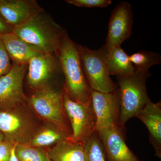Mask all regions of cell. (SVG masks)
<instances>
[{
    "mask_svg": "<svg viewBox=\"0 0 161 161\" xmlns=\"http://www.w3.org/2000/svg\"><path fill=\"white\" fill-rule=\"evenodd\" d=\"M56 56L64 76L63 89L72 100L81 103L92 100V90L84 74L78 44L64 34Z\"/></svg>",
    "mask_w": 161,
    "mask_h": 161,
    "instance_id": "1",
    "label": "cell"
},
{
    "mask_svg": "<svg viewBox=\"0 0 161 161\" xmlns=\"http://www.w3.org/2000/svg\"><path fill=\"white\" fill-rule=\"evenodd\" d=\"M65 31L42 9L12 32L40 53L56 54Z\"/></svg>",
    "mask_w": 161,
    "mask_h": 161,
    "instance_id": "2",
    "label": "cell"
},
{
    "mask_svg": "<svg viewBox=\"0 0 161 161\" xmlns=\"http://www.w3.org/2000/svg\"><path fill=\"white\" fill-rule=\"evenodd\" d=\"M27 103L45 122L53 124L68 137L72 135L64 106L63 86L61 89L47 86L35 90L27 98Z\"/></svg>",
    "mask_w": 161,
    "mask_h": 161,
    "instance_id": "3",
    "label": "cell"
},
{
    "mask_svg": "<svg viewBox=\"0 0 161 161\" xmlns=\"http://www.w3.org/2000/svg\"><path fill=\"white\" fill-rule=\"evenodd\" d=\"M150 76L149 71H142L135 69L134 73L130 76L117 77L120 104L119 123L122 128L150 101L146 82Z\"/></svg>",
    "mask_w": 161,
    "mask_h": 161,
    "instance_id": "4",
    "label": "cell"
},
{
    "mask_svg": "<svg viewBox=\"0 0 161 161\" xmlns=\"http://www.w3.org/2000/svg\"><path fill=\"white\" fill-rule=\"evenodd\" d=\"M78 47L84 74L92 91L108 93L116 90L118 87L109 74L108 51L105 45L95 50L79 44Z\"/></svg>",
    "mask_w": 161,
    "mask_h": 161,
    "instance_id": "5",
    "label": "cell"
},
{
    "mask_svg": "<svg viewBox=\"0 0 161 161\" xmlns=\"http://www.w3.org/2000/svg\"><path fill=\"white\" fill-rule=\"evenodd\" d=\"M26 105L0 110V132L14 145L28 144L38 129L33 116L23 110Z\"/></svg>",
    "mask_w": 161,
    "mask_h": 161,
    "instance_id": "6",
    "label": "cell"
},
{
    "mask_svg": "<svg viewBox=\"0 0 161 161\" xmlns=\"http://www.w3.org/2000/svg\"><path fill=\"white\" fill-rule=\"evenodd\" d=\"M64 106L72 130L69 138L83 144L96 131V119L92 100L86 103L73 101L63 89Z\"/></svg>",
    "mask_w": 161,
    "mask_h": 161,
    "instance_id": "7",
    "label": "cell"
},
{
    "mask_svg": "<svg viewBox=\"0 0 161 161\" xmlns=\"http://www.w3.org/2000/svg\"><path fill=\"white\" fill-rule=\"evenodd\" d=\"M27 66L13 62L10 72L0 79V110L14 108L27 103L23 91Z\"/></svg>",
    "mask_w": 161,
    "mask_h": 161,
    "instance_id": "8",
    "label": "cell"
},
{
    "mask_svg": "<svg viewBox=\"0 0 161 161\" xmlns=\"http://www.w3.org/2000/svg\"><path fill=\"white\" fill-rule=\"evenodd\" d=\"M92 102L96 117V131L108 127L120 126L118 88L108 93L92 91Z\"/></svg>",
    "mask_w": 161,
    "mask_h": 161,
    "instance_id": "9",
    "label": "cell"
},
{
    "mask_svg": "<svg viewBox=\"0 0 161 161\" xmlns=\"http://www.w3.org/2000/svg\"><path fill=\"white\" fill-rule=\"evenodd\" d=\"M133 23L132 6L121 2L112 11L108 25V32L105 46L108 51L120 46L132 33Z\"/></svg>",
    "mask_w": 161,
    "mask_h": 161,
    "instance_id": "10",
    "label": "cell"
},
{
    "mask_svg": "<svg viewBox=\"0 0 161 161\" xmlns=\"http://www.w3.org/2000/svg\"><path fill=\"white\" fill-rule=\"evenodd\" d=\"M27 82L33 90L49 85L55 74L61 71L60 63L55 54L40 53L31 58L27 66Z\"/></svg>",
    "mask_w": 161,
    "mask_h": 161,
    "instance_id": "11",
    "label": "cell"
},
{
    "mask_svg": "<svg viewBox=\"0 0 161 161\" xmlns=\"http://www.w3.org/2000/svg\"><path fill=\"white\" fill-rule=\"evenodd\" d=\"M123 128L115 126L97 131L108 161H140L126 144Z\"/></svg>",
    "mask_w": 161,
    "mask_h": 161,
    "instance_id": "12",
    "label": "cell"
},
{
    "mask_svg": "<svg viewBox=\"0 0 161 161\" xmlns=\"http://www.w3.org/2000/svg\"><path fill=\"white\" fill-rule=\"evenodd\" d=\"M42 9L35 0H0V14L13 29L26 23Z\"/></svg>",
    "mask_w": 161,
    "mask_h": 161,
    "instance_id": "13",
    "label": "cell"
},
{
    "mask_svg": "<svg viewBox=\"0 0 161 161\" xmlns=\"http://www.w3.org/2000/svg\"><path fill=\"white\" fill-rule=\"evenodd\" d=\"M136 117L142 122L149 133L150 143L156 156L161 158V103H153L151 100Z\"/></svg>",
    "mask_w": 161,
    "mask_h": 161,
    "instance_id": "14",
    "label": "cell"
},
{
    "mask_svg": "<svg viewBox=\"0 0 161 161\" xmlns=\"http://www.w3.org/2000/svg\"><path fill=\"white\" fill-rule=\"evenodd\" d=\"M0 39L13 63L27 64L32 58L42 53L13 32L0 36Z\"/></svg>",
    "mask_w": 161,
    "mask_h": 161,
    "instance_id": "15",
    "label": "cell"
},
{
    "mask_svg": "<svg viewBox=\"0 0 161 161\" xmlns=\"http://www.w3.org/2000/svg\"><path fill=\"white\" fill-rule=\"evenodd\" d=\"M83 145L67 137L46 150L51 161H85Z\"/></svg>",
    "mask_w": 161,
    "mask_h": 161,
    "instance_id": "16",
    "label": "cell"
},
{
    "mask_svg": "<svg viewBox=\"0 0 161 161\" xmlns=\"http://www.w3.org/2000/svg\"><path fill=\"white\" fill-rule=\"evenodd\" d=\"M108 51V70L110 76L127 77L134 73V65L130 61L129 55L121 46Z\"/></svg>",
    "mask_w": 161,
    "mask_h": 161,
    "instance_id": "17",
    "label": "cell"
},
{
    "mask_svg": "<svg viewBox=\"0 0 161 161\" xmlns=\"http://www.w3.org/2000/svg\"><path fill=\"white\" fill-rule=\"evenodd\" d=\"M68 136L60 131L53 124L45 122L38 128L31 140L28 144L31 147L44 148L54 146Z\"/></svg>",
    "mask_w": 161,
    "mask_h": 161,
    "instance_id": "18",
    "label": "cell"
},
{
    "mask_svg": "<svg viewBox=\"0 0 161 161\" xmlns=\"http://www.w3.org/2000/svg\"><path fill=\"white\" fill-rule=\"evenodd\" d=\"M15 155L18 161H51L44 148L16 144Z\"/></svg>",
    "mask_w": 161,
    "mask_h": 161,
    "instance_id": "19",
    "label": "cell"
},
{
    "mask_svg": "<svg viewBox=\"0 0 161 161\" xmlns=\"http://www.w3.org/2000/svg\"><path fill=\"white\" fill-rule=\"evenodd\" d=\"M130 61L134 64L135 69L142 71H147L155 64H159L161 56L153 52L141 51L129 56Z\"/></svg>",
    "mask_w": 161,
    "mask_h": 161,
    "instance_id": "20",
    "label": "cell"
},
{
    "mask_svg": "<svg viewBox=\"0 0 161 161\" xmlns=\"http://www.w3.org/2000/svg\"><path fill=\"white\" fill-rule=\"evenodd\" d=\"M85 161H106L103 145L95 131L84 144Z\"/></svg>",
    "mask_w": 161,
    "mask_h": 161,
    "instance_id": "21",
    "label": "cell"
},
{
    "mask_svg": "<svg viewBox=\"0 0 161 161\" xmlns=\"http://www.w3.org/2000/svg\"><path fill=\"white\" fill-rule=\"evenodd\" d=\"M66 3L82 7H100L104 8L112 3L111 0H66Z\"/></svg>",
    "mask_w": 161,
    "mask_h": 161,
    "instance_id": "22",
    "label": "cell"
},
{
    "mask_svg": "<svg viewBox=\"0 0 161 161\" xmlns=\"http://www.w3.org/2000/svg\"><path fill=\"white\" fill-rule=\"evenodd\" d=\"M8 53L0 39V79L11 70L12 63L10 62Z\"/></svg>",
    "mask_w": 161,
    "mask_h": 161,
    "instance_id": "23",
    "label": "cell"
},
{
    "mask_svg": "<svg viewBox=\"0 0 161 161\" xmlns=\"http://www.w3.org/2000/svg\"><path fill=\"white\" fill-rule=\"evenodd\" d=\"M14 144L4 140L0 142V161H9Z\"/></svg>",
    "mask_w": 161,
    "mask_h": 161,
    "instance_id": "24",
    "label": "cell"
},
{
    "mask_svg": "<svg viewBox=\"0 0 161 161\" xmlns=\"http://www.w3.org/2000/svg\"><path fill=\"white\" fill-rule=\"evenodd\" d=\"M13 29L12 27L0 14V36L12 32Z\"/></svg>",
    "mask_w": 161,
    "mask_h": 161,
    "instance_id": "25",
    "label": "cell"
},
{
    "mask_svg": "<svg viewBox=\"0 0 161 161\" xmlns=\"http://www.w3.org/2000/svg\"><path fill=\"white\" fill-rule=\"evenodd\" d=\"M9 161H18L15 155L14 147L12 151L11 157H10V159H9Z\"/></svg>",
    "mask_w": 161,
    "mask_h": 161,
    "instance_id": "26",
    "label": "cell"
},
{
    "mask_svg": "<svg viewBox=\"0 0 161 161\" xmlns=\"http://www.w3.org/2000/svg\"><path fill=\"white\" fill-rule=\"evenodd\" d=\"M4 140V137L3 136V134L0 132V142H2Z\"/></svg>",
    "mask_w": 161,
    "mask_h": 161,
    "instance_id": "27",
    "label": "cell"
}]
</instances>
